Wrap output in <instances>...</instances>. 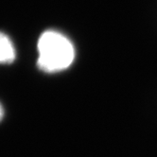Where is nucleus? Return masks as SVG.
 <instances>
[{"instance_id":"f257e3e1","label":"nucleus","mask_w":157,"mask_h":157,"mask_svg":"<svg viewBox=\"0 0 157 157\" xmlns=\"http://www.w3.org/2000/svg\"><path fill=\"white\" fill-rule=\"evenodd\" d=\"M39 69L47 73L63 71L71 65L75 58V49L72 43L63 34L47 30L38 41Z\"/></svg>"},{"instance_id":"f03ea898","label":"nucleus","mask_w":157,"mask_h":157,"mask_svg":"<svg viewBox=\"0 0 157 157\" xmlns=\"http://www.w3.org/2000/svg\"><path fill=\"white\" fill-rule=\"evenodd\" d=\"M15 57L16 53L12 41L6 34L0 32V63H12Z\"/></svg>"},{"instance_id":"7ed1b4c3","label":"nucleus","mask_w":157,"mask_h":157,"mask_svg":"<svg viewBox=\"0 0 157 157\" xmlns=\"http://www.w3.org/2000/svg\"><path fill=\"white\" fill-rule=\"evenodd\" d=\"M3 117H4V109H3V106L0 104V121L2 120Z\"/></svg>"}]
</instances>
